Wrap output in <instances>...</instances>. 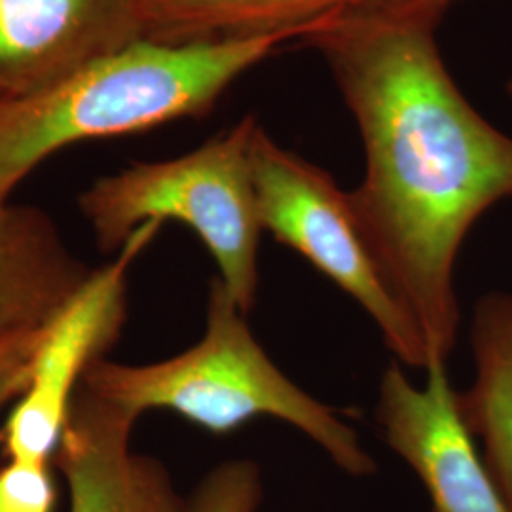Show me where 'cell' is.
Instances as JSON below:
<instances>
[{"mask_svg":"<svg viewBox=\"0 0 512 512\" xmlns=\"http://www.w3.org/2000/svg\"><path fill=\"white\" fill-rule=\"evenodd\" d=\"M507 92H509V95L512 97V78L509 80V84H507Z\"/></svg>","mask_w":512,"mask_h":512,"instance_id":"obj_17","label":"cell"},{"mask_svg":"<svg viewBox=\"0 0 512 512\" xmlns=\"http://www.w3.org/2000/svg\"><path fill=\"white\" fill-rule=\"evenodd\" d=\"M147 38V0H0V99L37 92Z\"/></svg>","mask_w":512,"mask_h":512,"instance_id":"obj_8","label":"cell"},{"mask_svg":"<svg viewBox=\"0 0 512 512\" xmlns=\"http://www.w3.org/2000/svg\"><path fill=\"white\" fill-rule=\"evenodd\" d=\"M476 376L458 393L461 420L484 442V461L512 507V294L490 293L471 325Z\"/></svg>","mask_w":512,"mask_h":512,"instance_id":"obj_12","label":"cell"},{"mask_svg":"<svg viewBox=\"0 0 512 512\" xmlns=\"http://www.w3.org/2000/svg\"><path fill=\"white\" fill-rule=\"evenodd\" d=\"M425 370L423 389L401 365L385 370L376 420L387 444L420 476L435 512H512L461 420L446 363L431 361Z\"/></svg>","mask_w":512,"mask_h":512,"instance_id":"obj_7","label":"cell"},{"mask_svg":"<svg viewBox=\"0 0 512 512\" xmlns=\"http://www.w3.org/2000/svg\"><path fill=\"white\" fill-rule=\"evenodd\" d=\"M137 416L84 387L74 395L55 465L69 512H188L164 463L131 448Z\"/></svg>","mask_w":512,"mask_h":512,"instance_id":"obj_9","label":"cell"},{"mask_svg":"<svg viewBox=\"0 0 512 512\" xmlns=\"http://www.w3.org/2000/svg\"><path fill=\"white\" fill-rule=\"evenodd\" d=\"M262 492V475L255 461H224L203 476L188 499V512H256Z\"/></svg>","mask_w":512,"mask_h":512,"instance_id":"obj_13","label":"cell"},{"mask_svg":"<svg viewBox=\"0 0 512 512\" xmlns=\"http://www.w3.org/2000/svg\"><path fill=\"white\" fill-rule=\"evenodd\" d=\"M306 38L302 31L196 42L145 38L37 92L0 99V202L71 145L205 116L243 74Z\"/></svg>","mask_w":512,"mask_h":512,"instance_id":"obj_2","label":"cell"},{"mask_svg":"<svg viewBox=\"0 0 512 512\" xmlns=\"http://www.w3.org/2000/svg\"><path fill=\"white\" fill-rule=\"evenodd\" d=\"M162 222L141 224L118 258L93 270L69 306L48 327L25 391L0 429L8 459L50 463L65 431L74 395L90 366L105 359L128 319V272L154 241Z\"/></svg>","mask_w":512,"mask_h":512,"instance_id":"obj_6","label":"cell"},{"mask_svg":"<svg viewBox=\"0 0 512 512\" xmlns=\"http://www.w3.org/2000/svg\"><path fill=\"white\" fill-rule=\"evenodd\" d=\"M435 0L338 19L304 40L325 55L365 148L351 200L393 287L420 327L429 363L459 330L454 268L469 230L512 198V137L459 90L435 40ZM427 363V365H429Z\"/></svg>","mask_w":512,"mask_h":512,"instance_id":"obj_1","label":"cell"},{"mask_svg":"<svg viewBox=\"0 0 512 512\" xmlns=\"http://www.w3.org/2000/svg\"><path fill=\"white\" fill-rule=\"evenodd\" d=\"M46 330L23 332L0 342V412L6 404L18 401L29 384L33 359Z\"/></svg>","mask_w":512,"mask_h":512,"instance_id":"obj_15","label":"cell"},{"mask_svg":"<svg viewBox=\"0 0 512 512\" xmlns=\"http://www.w3.org/2000/svg\"><path fill=\"white\" fill-rule=\"evenodd\" d=\"M256 126L253 116H245L179 158L135 162L90 184L78 196V207L99 251H120L148 220L183 222L202 239L220 281L247 315L255 306L264 232L251 171Z\"/></svg>","mask_w":512,"mask_h":512,"instance_id":"obj_4","label":"cell"},{"mask_svg":"<svg viewBox=\"0 0 512 512\" xmlns=\"http://www.w3.org/2000/svg\"><path fill=\"white\" fill-rule=\"evenodd\" d=\"M92 272L44 209L0 202V342L50 327Z\"/></svg>","mask_w":512,"mask_h":512,"instance_id":"obj_10","label":"cell"},{"mask_svg":"<svg viewBox=\"0 0 512 512\" xmlns=\"http://www.w3.org/2000/svg\"><path fill=\"white\" fill-rule=\"evenodd\" d=\"M403 0H147V38L196 42L302 31L321 33L338 19Z\"/></svg>","mask_w":512,"mask_h":512,"instance_id":"obj_11","label":"cell"},{"mask_svg":"<svg viewBox=\"0 0 512 512\" xmlns=\"http://www.w3.org/2000/svg\"><path fill=\"white\" fill-rule=\"evenodd\" d=\"M55 503L50 463L8 459L0 467V512H54Z\"/></svg>","mask_w":512,"mask_h":512,"instance_id":"obj_14","label":"cell"},{"mask_svg":"<svg viewBox=\"0 0 512 512\" xmlns=\"http://www.w3.org/2000/svg\"><path fill=\"white\" fill-rule=\"evenodd\" d=\"M80 387L137 418L169 410L213 435L234 433L260 416L277 418L315 440L349 475L376 469L355 429L272 363L219 275L209 283L207 327L196 346L150 365L99 359Z\"/></svg>","mask_w":512,"mask_h":512,"instance_id":"obj_3","label":"cell"},{"mask_svg":"<svg viewBox=\"0 0 512 512\" xmlns=\"http://www.w3.org/2000/svg\"><path fill=\"white\" fill-rule=\"evenodd\" d=\"M435 2H439L440 6H444V8H448V4L452 2V0H435Z\"/></svg>","mask_w":512,"mask_h":512,"instance_id":"obj_16","label":"cell"},{"mask_svg":"<svg viewBox=\"0 0 512 512\" xmlns=\"http://www.w3.org/2000/svg\"><path fill=\"white\" fill-rule=\"evenodd\" d=\"M251 171L262 230L349 294L401 363L427 368L429 351L420 327L366 236L351 192L325 169L277 145L260 124L251 141Z\"/></svg>","mask_w":512,"mask_h":512,"instance_id":"obj_5","label":"cell"}]
</instances>
